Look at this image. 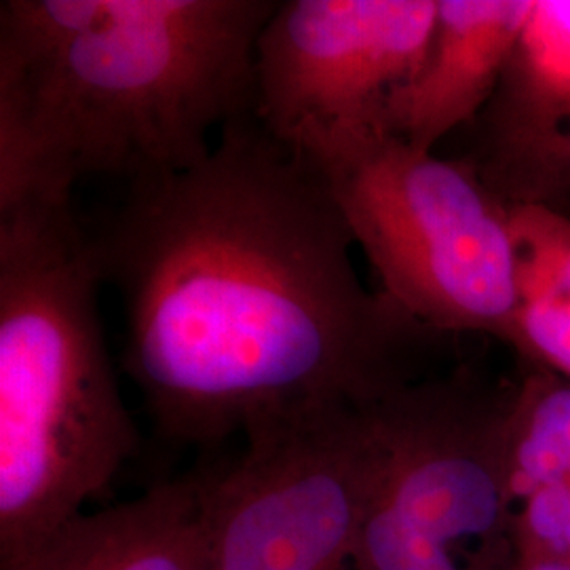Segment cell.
I'll return each instance as SVG.
<instances>
[{"mask_svg":"<svg viewBox=\"0 0 570 570\" xmlns=\"http://www.w3.org/2000/svg\"><path fill=\"white\" fill-rule=\"evenodd\" d=\"M89 235L121 303L122 367L174 444L376 404L412 383L431 334L362 284L324 178L256 117L202 164L127 186Z\"/></svg>","mask_w":570,"mask_h":570,"instance_id":"obj_1","label":"cell"},{"mask_svg":"<svg viewBox=\"0 0 570 570\" xmlns=\"http://www.w3.org/2000/svg\"><path fill=\"white\" fill-rule=\"evenodd\" d=\"M275 0L0 2V209L85 178L159 180L254 117Z\"/></svg>","mask_w":570,"mask_h":570,"instance_id":"obj_2","label":"cell"},{"mask_svg":"<svg viewBox=\"0 0 570 570\" xmlns=\"http://www.w3.org/2000/svg\"><path fill=\"white\" fill-rule=\"evenodd\" d=\"M72 202L0 209V570L110 489L138 450Z\"/></svg>","mask_w":570,"mask_h":570,"instance_id":"obj_3","label":"cell"},{"mask_svg":"<svg viewBox=\"0 0 570 570\" xmlns=\"http://www.w3.org/2000/svg\"><path fill=\"white\" fill-rule=\"evenodd\" d=\"M289 146L324 178L395 305L431 332L513 346L520 296L508 207L473 165L419 150L383 125L311 131Z\"/></svg>","mask_w":570,"mask_h":570,"instance_id":"obj_4","label":"cell"},{"mask_svg":"<svg viewBox=\"0 0 570 570\" xmlns=\"http://www.w3.org/2000/svg\"><path fill=\"white\" fill-rule=\"evenodd\" d=\"M202 471L212 570H355L374 468L370 406H334L245 433Z\"/></svg>","mask_w":570,"mask_h":570,"instance_id":"obj_5","label":"cell"},{"mask_svg":"<svg viewBox=\"0 0 570 570\" xmlns=\"http://www.w3.org/2000/svg\"><path fill=\"white\" fill-rule=\"evenodd\" d=\"M510 402L456 374L412 381L372 404L370 494L471 570H508L513 562Z\"/></svg>","mask_w":570,"mask_h":570,"instance_id":"obj_6","label":"cell"},{"mask_svg":"<svg viewBox=\"0 0 570 570\" xmlns=\"http://www.w3.org/2000/svg\"><path fill=\"white\" fill-rule=\"evenodd\" d=\"M440 0H287L258 37L256 121L282 142L381 125L428 58Z\"/></svg>","mask_w":570,"mask_h":570,"instance_id":"obj_7","label":"cell"},{"mask_svg":"<svg viewBox=\"0 0 570 570\" xmlns=\"http://www.w3.org/2000/svg\"><path fill=\"white\" fill-rule=\"evenodd\" d=\"M534 0H440L419 72L389 96L381 125L433 153L450 131L489 106Z\"/></svg>","mask_w":570,"mask_h":570,"instance_id":"obj_8","label":"cell"},{"mask_svg":"<svg viewBox=\"0 0 570 570\" xmlns=\"http://www.w3.org/2000/svg\"><path fill=\"white\" fill-rule=\"evenodd\" d=\"M16 570H212L202 471L82 513Z\"/></svg>","mask_w":570,"mask_h":570,"instance_id":"obj_9","label":"cell"},{"mask_svg":"<svg viewBox=\"0 0 570 570\" xmlns=\"http://www.w3.org/2000/svg\"><path fill=\"white\" fill-rule=\"evenodd\" d=\"M570 127V0H534L487 106L482 155Z\"/></svg>","mask_w":570,"mask_h":570,"instance_id":"obj_10","label":"cell"},{"mask_svg":"<svg viewBox=\"0 0 570 570\" xmlns=\"http://www.w3.org/2000/svg\"><path fill=\"white\" fill-rule=\"evenodd\" d=\"M505 463L513 511L532 492L569 480V379L537 367L511 393Z\"/></svg>","mask_w":570,"mask_h":570,"instance_id":"obj_11","label":"cell"},{"mask_svg":"<svg viewBox=\"0 0 570 570\" xmlns=\"http://www.w3.org/2000/svg\"><path fill=\"white\" fill-rule=\"evenodd\" d=\"M508 207L520 303H570V216L546 204Z\"/></svg>","mask_w":570,"mask_h":570,"instance_id":"obj_12","label":"cell"},{"mask_svg":"<svg viewBox=\"0 0 570 570\" xmlns=\"http://www.w3.org/2000/svg\"><path fill=\"white\" fill-rule=\"evenodd\" d=\"M469 164L505 205H558L570 197V127L537 142L480 155Z\"/></svg>","mask_w":570,"mask_h":570,"instance_id":"obj_13","label":"cell"},{"mask_svg":"<svg viewBox=\"0 0 570 570\" xmlns=\"http://www.w3.org/2000/svg\"><path fill=\"white\" fill-rule=\"evenodd\" d=\"M513 556L570 567V478L532 492L511 518Z\"/></svg>","mask_w":570,"mask_h":570,"instance_id":"obj_14","label":"cell"},{"mask_svg":"<svg viewBox=\"0 0 570 570\" xmlns=\"http://www.w3.org/2000/svg\"><path fill=\"white\" fill-rule=\"evenodd\" d=\"M513 346L537 367L570 381V303L527 301L515 313Z\"/></svg>","mask_w":570,"mask_h":570,"instance_id":"obj_15","label":"cell"},{"mask_svg":"<svg viewBox=\"0 0 570 570\" xmlns=\"http://www.w3.org/2000/svg\"><path fill=\"white\" fill-rule=\"evenodd\" d=\"M551 207H558V209H562L564 214H569L570 216V197L569 199H564V202H560L558 205H551Z\"/></svg>","mask_w":570,"mask_h":570,"instance_id":"obj_16","label":"cell"}]
</instances>
